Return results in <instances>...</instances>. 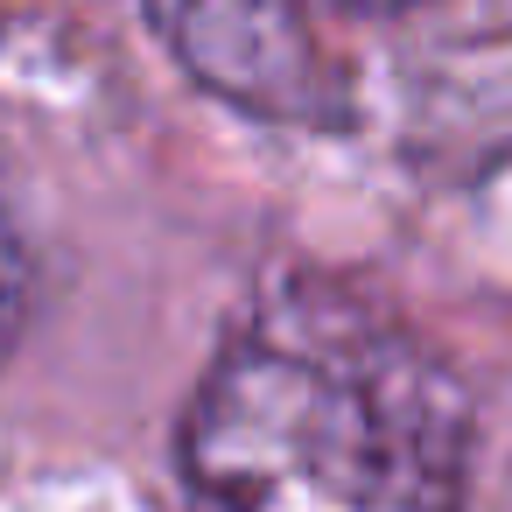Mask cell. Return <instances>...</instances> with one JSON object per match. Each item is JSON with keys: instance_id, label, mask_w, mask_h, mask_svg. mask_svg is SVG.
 I'll return each mask as SVG.
<instances>
[{"instance_id": "obj_4", "label": "cell", "mask_w": 512, "mask_h": 512, "mask_svg": "<svg viewBox=\"0 0 512 512\" xmlns=\"http://www.w3.org/2000/svg\"><path fill=\"white\" fill-rule=\"evenodd\" d=\"M330 8H351V15H400L414 0H330Z\"/></svg>"}, {"instance_id": "obj_2", "label": "cell", "mask_w": 512, "mask_h": 512, "mask_svg": "<svg viewBox=\"0 0 512 512\" xmlns=\"http://www.w3.org/2000/svg\"><path fill=\"white\" fill-rule=\"evenodd\" d=\"M169 57L218 99L267 120H323L337 78L302 0H148Z\"/></svg>"}, {"instance_id": "obj_3", "label": "cell", "mask_w": 512, "mask_h": 512, "mask_svg": "<svg viewBox=\"0 0 512 512\" xmlns=\"http://www.w3.org/2000/svg\"><path fill=\"white\" fill-rule=\"evenodd\" d=\"M15 330H22V246H15L8 218H0V358H8Z\"/></svg>"}, {"instance_id": "obj_1", "label": "cell", "mask_w": 512, "mask_h": 512, "mask_svg": "<svg viewBox=\"0 0 512 512\" xmlns=\"http://www.w3.org/2000/svg\"><path fill=\"white\" fill-rule=\"evenodd\" d=\"M176 477L197 512H470V400L358 288L288 281L204 365Z\"/></svg>"}]
</instances>
